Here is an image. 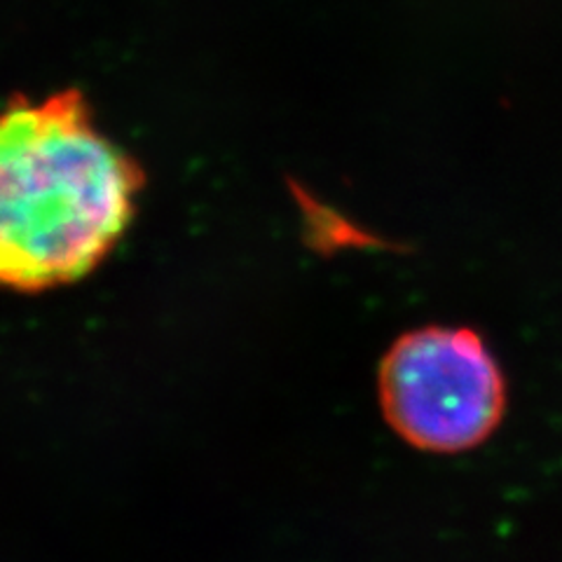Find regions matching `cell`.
<instances>
[{
    "label": "cell",
    "instance_id": "6da1fadb",
    "mask_svg": "<svg viewBox=\"0 0 562 562\" xmlns=\"http://www.w3.org/2000/svg\"><path fill=\"white\" fill-rule=\"evenodd\" d=\"M144 183L78 90L12 99L0 111V286L41 293L94 272Z\"/></svg>",
    "mask_w": 562,
    "mask_h": 562
},
{
    "label": "cell",
    "instance_id": "7a4b0ae2",
    "mask_svg": "<svg viewBox=\"0 0 562 562\" xmlns=\"http://www.w3.org/2000/svg\"><path fill=\"white\" fill-rule=\"evenodd\" d=\"M378 386L390 427L427 452L481 446L506 408L499 366L469 328L425 326L401 336L382 359Z\"/></svg>",
    "mask_w": 562,
    "mask_h": 562
}]
</instances>
